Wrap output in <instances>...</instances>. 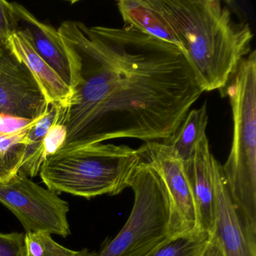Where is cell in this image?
Instances as JSON below:
<instances>
[{
	"label": "cell",
	"mask_w": 256,
	"mask_h": 256,
	"mask_svg": "<svg viewBox=\"0 0 256 256\" xmlns=\"http://www.w3.org/2000/svg\"><path fill=\"white\" fill-rule=\"evenodd\" d=\"M25 234L0 232V256H25Z\"/></svg>",
	"instance_id": "obj_20"
},
{
	"label": "cell",
	"mask_w": 256,
	"mask_h": 256,
	"mask_svg": "<svg viewBox=\"0 0 256 256\" xmlns=\"http://www.w3.org/2000/svg\"><path fill=\"white\" fill-rule=\"evenodd\" d=\"M208 124V108L206 103L204 102L199 108L188 112L174 137L167 144L184 163L192 157L198 144L206 136Z\"/></svg>",
	"instance_id": "obj_14"
},
{
	"label": "cell",
	"mask_w": 256,
	"mask_h": 256,
	"mask_svg": "<svg viewBox=\"0 0 256 256\" xmlns=\"http://www.w3.org/2000/svg\"><path fill=\"white\" fill-rule=\"evenodd\" d=\"M215 226L212 236L224 256H256V229L247 222L232 200L222 166L215 168Z\"/></svg>",
	"instance_id": "obj_9"
},
{
	"label": "cell",
	"mask_w": 256,
	"mask_h": 256,
	"mask_svg": "<svg viewBox=\"0 0 256 256\" xmlns=\"http://www.w3.org/2000/svg\"><path fill=\"white\" fill-rule=\"evenodd\" d=\"M224 91L233 115L234 134L227 161L222 166L232 200L256 229V52L240 64Z\"/></svg>",
	"instance_id": "obj_4"
},
{
	"label": "cell",
	"mask_w": 256,
	"mask_h": 256,
	"mask_svg": "<svg viewBox=\"0 0 256 256\" xmlns=\"http://www.w3.org/2000/svg\"><path fill=\"white\" fill-rule=\"evenodd\" d=\"M96 252H91L88 248H84L82 250V253L79 256H96Z\"/></svg>",
	"instance_id": "obj_24"
},
{
	"label": "cell",
	"mask_w": 256,
	"mask_h": 256,
	"mask_svg": "<svg viewBox=\"0 0 256 256\" xmlns=\"http://www.w3.org/2000/svg\"><path fill=\"white\" fill-rule=\"evenodd\" d=\"M44 114L37 118L32 124L22 128L20 131L16 132L10 136H0L1 184L8 182L22 168L26 146L29 143L28 134L31 128Z\"/></svg>",
	"instance_id": "obj_16"
},
{
	"label": "cell",
	"mask_w": 256,
	"mask_h": 256,
	"mask_svg": "<svg viewBox=\"0 0 256 256\" xmlns=\"http://www.w3.org/2000/svg\"><path fill=\"white\" fill-rule=\"evenodd\" d=\"M60 108L61 106L50 104L46 114L30 131L29 143L26 146L23 164L20 168L28 176H36L46 160L44 140L50 127L59 118Z\"/></svg>",
	"instance_id": "obj_15"
},
{
	"label": "cell",
	"mask_w": 256,
	"mask_h": 256,
	"mask_svg": "<svg viewBox=\"0 0 256 256\" xmlns=\"http://www.w3.org/2000/svg\"><path fill=\"white\" fill-rule=\"evenodd\" d=\"M118 6L126 26L180 49L176 34L157 6L156 0H120Z\"/></svg>",
	"instance_id": "obj_13"
},
{
	"label": "cell",
	"mask_w": 256,
	"mask_h": 256,
	"mask_svg": "<svg viewBox=\"0 0 256 256\" xmlns=\"http://www.w3.org/2000/svg\"><path fill=\"white\" fill-rule=\"evenodd\" d=\"M49 106L35 78L8 40L0 41V114L34 120L44 114Z\"/></svg>",
	"instance_id": "obj_8"
},
{
	"label": "cell",
	"mask_w": 256,
	"mask_h": 256,
	"mask_svg": "<svg viewBox=\"0 0 256 256\" xmlns=\"http://www.w3.org/2000/svg\"><path fill=\"white\" fill-rule=\"evenodd\" d=\"M58 30L71 73L59 151L116 138L168 144L204 92L182 50L126 25L67 20Z\"/></svg>",
	"instance_id": "obj_1"
},
{
	"label": "cell",
	"mask_w": 256,
	"mask_h": 256,
	"mask_svg": "<svg viewBox=\"0 0 256 256\" xmlns=\"http://www.w3.org/2000/svg\"><path fill=\"white\" fill-rule=\"evenodd\" d=\"M204 92L222 90L251 53L252 31L218 0H156Z\"/></svg>",
	"instance_id": "obj_2"
},
{
	"label": "cell",
	"mask_w": 256,
	"mask_h": 256,
	"mask_svg": "<svg viewBox=\"0 0 256 256\" xmlns=\"http://www.w3.org/2000/svg\"><path fill=\"white\" fill-rule=\"evenodd\" d=\"M16 56L25 64L40 85L48 103L65 108L71 96V89L58 73L41 58L23 30L8 38Z\"/></svg>",
	"instance_id": "obj_12"
},
{
	"label": "cell",
	"mask_w": 256,
	"mask_h": 256,
	"mask_svg": "<svg viewBox=\"0 0 256 256\" xmlns=\"http://www.w3.org/2000/svg\"><path fill=\"white\" fill-rule=\"evenodd\" d=\"M134 200L126 222L96 256H148L170 238V204L161 178L142 158L132 185Z\"/></svg>",
	"instance_id": "obj_5"
},
{
	"label": "cell",
	"mask_w": 256,
	"mask_h": 256,
	"mask_svg": "<svg viewBox=\"0 0 256 256\" xmlns=\"http://www.w3.org/2000/svg\"><path fill=\"white\" fill-rule=\"evenodd\" d=\"M217 160L210 149L208 136L198 144L192 157L184 163L196 205L199 230L212 236L215 226V168Z\"/></svg>",
	"instance_id": "obj_10"
},
{
	"label": "cell",
	"mask_w": 256,
	"mask_h": 256,
	"mask_svg": "<svg viewBox=\"0 0 256 256\" xmlns=\"http://www.w3.org/2000/svg\"><path fill=\"white\" fill-rule=\"evenodd\" d=\"M0 203L20 222L26 233L44 232L66 238L71 234L70 205L20 170L8 182H0Z\"/></svg>",
	"instance_id": "obj_6"
},
{
	"label": "cell",
	"mask_w": 256,
	"mask_h": 256,
	"mask_svg": "<svg viewBox=\"0 0 256 256\" xmlns=\"http://www.w3.org/2000/svg\"><path fill=\"white\" fill-rule=\"evenodd\" d=\"M202 256H224L217 241L211 236L210 240L204 250Z\"/></svg>",
	"instance_id": "obj_23"
},
{
	"label": "cell",
	"mask_w": 256,
	"mask_h": 256,
	"mask_svg": "<svg viewBox=\"0 0 256 256\" xmlns=\"http://www.w3.org/2000/svg\"><path fill=\"white\" fill-rule=\"evenodd\" d=\"M12 4L18 20V30L26 32L38 55L70 86V62L58 30L40 22L23 6Z\"/></svg>",
	"instance_id": "obj_11"
},
{
	"label": "cell",
	"mask_w": 256,
	"mask_h": 256,
	"mask_svg": "<svg viewBox=\"0 0 256 256\" xmlns=\"http://www.w3.org/2000/svg\"><path fill=\"white\" fill-rule=\"evenodd\" d=\"M66 138V130L58 119L50 127L44 140V156L47 158L60 150Z\"/></svg>",
	"instance_id": "obj_21"
},
{
	"label": "cell",
	"mask_w": 256,
	"mask_h": 256,
	"mask_svg": "<svg viewBox=\"0 0 256 256\" xmlns=\"http://www.w3.org/2000/svg\"><path fill=\"white\" fill-rule=\"evenodd\" d=\"M18 30V20L12 2L0 0V41H6Z\"/></svg>",
	"instance_id": "obj_19"
},
{
	"label": "cell",
	"mask_w": 256,
	"mask_h": 256,
	"mask_svg": "<svg viewBox=\"0 0 256 256\" xmlns=\"http://www.w3.org/2000/svg\"><path fill=\"white\" fill-rule=\"evenodd\" d=\"M142 160L138 150L98 144L49 156L40 168V176L56 193L86 199L116 196L132 187Z\"/></svg>",
	"instance_id": "obj_3"
},
{
	"label": "cell",
	"mask_w": 256,
	"mask_h": 256,
	"mask_svg": "<svg viewBox=\"0 0 256 256\" xmlns=\"http://www.w3.org/2000/svg\"><path fill=\"white\" fill-rule=\"evenodd\" d=\"M25 256H79L82 250L74 251L60 245L44 232L25 233Z\"/></svg>",
	"instance_id": "obj_18"
},
{
	"label": "cell",
	"mask_w": 256,
	"mask_h": 256,
	"mask_svg": "<svg viewBox=\"0 0 256 256\" xmlns=\"http://www.w3.org/2000/svg\"><path fill=\"white\" fill-rule=\"evenodd\" d=\"M36 119H24L0 114V136H10L16 132L20 131L22 128L30 125Z\"/></svg>",
	"instance_id": "obj_22"
},
{
	"label": "cell",
	"mask_w": 256,
	"mask_h": 256,
	"mask_svg": "<svg viewBox=\"0 0 256 256\" xmlns=\"http://www.w3.org/2000/svg\"><path fill=\"white\" fill-rule=\"evenodd\" d=\"M138 150L142 158L158 174L167 192L170 238L200 230L184 162L170 145L162 142H146Z\"/></svg>",
	"instance_id": "obj_7"
},
{
	"label": "cell",
	"mask_w": 256,
	"mask_h": 256,
	"mask_svg": "<svg viewBox=\"0 0 256 256\" xmlns=\"http://www.w3.org/2000/svg\"><path fill=\"white\" fill-rule=\"evenodd\" d=\"M211 236L208 232L198 230L169 238L148 256H202Z\"/></svg>",
	"instance_id": "obj_17"
}]
</instances>
